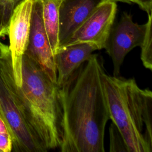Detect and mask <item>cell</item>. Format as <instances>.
Here are the masks:
<instances>
[{
    "mask_svg": "<svg viewBox=\"0 0 152 152\" xmlns=\"http://www.w3.org/2000/svg\"><path fill=\"white\" fill-rule=\"evenodd\" d=\"M18 90L26 119L46 151L59 148L62 140L60 87L26 53Z\"/></svg>",
    "mask_w": 152,
    "mask_h": 152,
    "instance_id": "3957f363",
    "label": "cell"
},
{
    "mask_svg": "<svg viewBox=\"0 0 152 152\" xmlns=\"http://www.w3.org/2000/svg\"><path fill=\"white\" fill-rule=\"evenodd\" d=\"M152 13L148 14L147 28L141 44V60L144 66L151 71L152 69V33H151Z\"/></svg>",
    "mask_w": 152,
    "mask_h": 152,
    "instance_id": "7c38bea8",
    "label": "cell"
},
{
    "mask_svg": "<svg viewBox=\"0 0 152 152\" xmlns=\"http://www.w3.org/2000/svg\"><path fill=\"white\" fill-rule=\"evenodd\" d=\"M6 35H7L6 33H5L4 31H2V30H0V37H4V36H6Z\"/></svg>",
    "mask_w": 152,
    "mask_h": 152,
    "instance_id": "e0dca14e",
    "label": "cell"
},
{
    "mask_svg": "<svg viewBox=\"0 0 152 152\" xmlns=\"http://www.w3.org/2000/svg\"><path fill=\"white\" fill-rule=\"evenodd\" d=\"M42 18L53 56L59 46V9L61 0H40Z\"/></svg>",
    "mask_w": 152,
    "mask_h": 152,
    "instance_id": "8fae6325",
    "label": "cell"
},
{
    "mask_svg": "<svg viewBox=\"0 0 152 152\" xmlns=\"http://www.w3.org/2000/svg\"><path fill=\"white\" fill-rule=\"evenodd\" d=\"M34 0H23L14 9L8 26V48L15 83L22 84V61L26 51L30 34Z\"/></svg>",
    "mask_w": 152,
    "mask_h": 152,
    "instance_id": "52a82bcc",
    "label": "cell"
},
{
    "mask_svg": "<svg viewBox=\"0 0 152 152\" xmlns=\"http://www.w3.org/2000/svg\"><path fill=\"white\" fill-rule=\"evenodd\" d=\"M104 1L61 0L59 9L58 48L68 40L94 10Z\"/></svg>",
    "mask_w": 152,
    "mask_h": 152,
    "instance_id": "9c48e42d",
    "label": "cell"
},
{
    "mask_svg": "<svg viewBox=\"0 0 152 152\" xmlns=\"http://www.w3.org/2000/svg\"><path fill=\"white\" fill-rule=\"evenodd\" d=\"M103 82L110 119L127 151H152V92L142 89L134 78L104 72Z\"/></svg>",
    "mask_w": 152,
    "mask_h": 152,
    "instance_id": "7a4b0ae2",
    "label": "cell"
},
{
    "mask_svg": "<svg viewBox=\"0 0 152 152\" xmlns=\"http://www.w3.org/2000/svg\"><path fill=\"white\" fill-rule=\"evenodd\" d=\"M103 61L91 54L60 87L62 152H104L110 119L104 90Z\"/></svg>",
    "mask_w": 152,
    "mask_h": 152,
    "instance_id": "6da1fadb",
    "label": "cell"
},
{
    "mask_svg": "<svg viewBox=\"0 0 152 152\" xmlns=\"http://www.w3.org/2000/svg\"><path fill=\"white\" fill-rule=\"evenodd\" d=\"M110 151H127L124 142L122 138L121 134L118 131L115 125L112 123L110 128Z\"/></svg>",
    "mask_w": 152,
    "mask_h": 152,
    "instance_id": "5bb4252c",
    "label": "cell"
},
{
    "mask_svg": "<svg viewBox=\"0 0 152 152\" xmlns=\"http://www.w3.org/2000/svg\"><path fill=\"white\" fill-rule=\"evenodd\" d=\"M115 1H120L122 2H125V3H128V4H131V3H134V0H113Z\"/></svg>",
    "mask_w": 152,
    "mask_h": 152,
    "instance_id": "2e32d148",
    "label": "cell"
},
{
    "mask_svg": "<svg viewBox=\"0 0 152 152\" xmlns=\"http://www.w3.org/2000/svg\"><path fill=\"white\" fill-rule=\"evenodd\" d=\"M134 3L137 4L147 14L152 13V0H134Z\"/></svg>",
    "mask_w": 152,
    "mask_h": 152,
    "instance_id": "9a60e30c",
    "label": "cell"
},
{
    "mask_svg": "<svg viewBox=\"0 0 152 152\" xmlns=\"http://www.w3.org/2000/svg\"><path fill=\"white\" fill-rule=\"evenodd\" d=\"M146 28L147 22L143 24L135 23L131 15L126 12H123L119 20L113 23L104 48L112 61L113 75H119L126 55L141 46Z\"/></svg>",
    "mask_w": 152,
    "mask_h": 152,
    "instance_id": "5b68a950",
    "label": "cell"
},
{
    "mask_svg": "<svg viewBox=\"0 0 152 152\" xmlns=\"http://www.w3.org/2000/svg\"><path fill=\"white\" fill-rule=\"evenodd\" d=\"M0 117L5 122L15 152H46L24 113L8 45L0 40Z\"/></svg>",
    "mask_w": 152,
    "mask_h": 152,
    "instance_id": "277c9868",
    "label": "cell"
},
{
    "mask_svg": "<svg viewBox=\"0 0 152 152\" xmlns=\"http://www.w3.org/2000/svg\"><path fill=\"white\" fill-rule=\"evenodd\" d=\"M96 49L88 43H78L59 48L54 55L56 82L61 86Z\"/></svg>",
    "mask_w": 152,
    "mask_h": 152,
    "instance_id": "30bf717a",
    "label": "cell"
},
{
    "mask_svg": "<svg viewBox=\"0 0 152 152\" xmlns=\"http://www.w3.org/2000/svg\"><path fill=\"white\" fill-rule=\"evenodd\" d=\"M25 53L35 61L50 78L56 81L54 56L43 21L40 0L33 2L28 43Z\"/></svg>",
    "mask_w": 152,
    "mask_h": 152,
    "instance_id": "ba28073f",
    "label": "cell"
},
{
    "mask_svg": "<svg viewBox=\"0 0 152 152\" xmlns=\"http://www.w3.org/2000/svg\"><path fill=\"white\" fill-rule=\"evenodd\" d=\"M23 0H0V30L7 33L14 9Z\"/></svg>",
    "mask_w": 152,
    "mask_h": 152,
    "instance_id": "4fadbf2b",
    "label": "cell"
},
{
    "mask_svg": "<svg viewBox=\"0 0 152 152\" xmlns=\"http://www.w3.org/2000/svg\"><path fill=\"white\" fill-rule=\"evenodd\" d=\"M117 4L113 0L102 2L62 46L88 43L96 50L104 49L110 29L114 23Z\"/></svg>",
    "mask_w": 152,
    "mask_h": 152,
    "instance_id": "8992f818",
    "label": "cell"
}]
</instances>
